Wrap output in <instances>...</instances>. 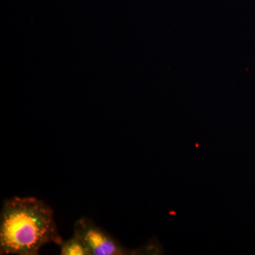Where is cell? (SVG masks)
Instances as JSON below:
<instances>
[{"label":"cell","instance_id":"obj_1","mask_svg":"<svg viewBox=\"0 0 255 255\" xmlns=\"http://www.w3.org/2000/svg\"><path fill=\"white\" fill-rule=\"evenodd\" d=\"M53 209L34 197L14 196L3 203L0 216V255H37L47 244L60 246Z\"/></svg>","mask_w":255,"mask_h":255},{"label":"cell","instance_id":"obj_2","mask_svg":"<svg viewBox=\"0 0 255 255\" xmlns=\"http://www.w3.org/2000/svg\"><path fill=\"white\" fill-rule=\"evenodd\" d=\"M74 232L80 236L91 255H156L162 251L152 243L136 250L128 249L105 230L85 217L77 221Z\"/></svg>","mask_w":255,"mask_h":255},{"label":"cell","instance_id":"obj_3","mask_svg":"<svg viewBox=\"0 0 255 255\" xmlns=\"http://www.w3.org/2000/svg\"><path fill=\"white\" fill-rule=\"evenodd\" d=\"M60 248L61 255H91L90 250L76 232H74L70 239L62 242Z\"/></svg>","mask_w":255,"mask_h":255}]
</instances>
